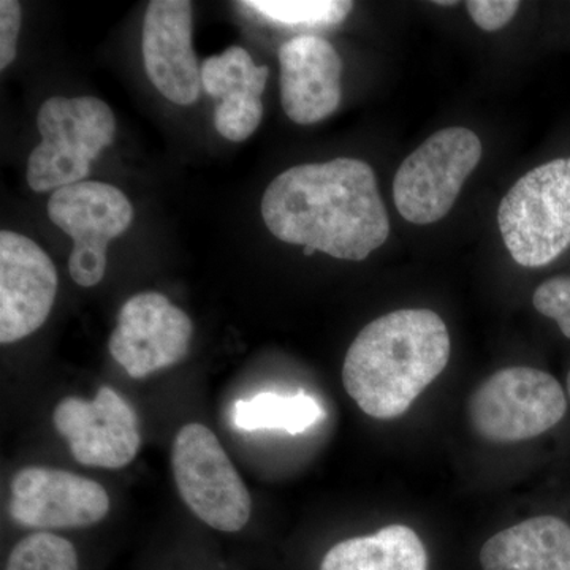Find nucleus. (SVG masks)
I'll list each match as a JSON object with an SVG mask.
<instances>
[{
  "mask_svg": "<svg viewBox=\"0 0 570 570\" xmlns=\"http://www.w3.org/2000/svg\"><path fill=\"white\" fill-rule=\"evenodd\" d=\"M261 209L272 235L305 255L362 262L390 235L373 168L348 157L288 168L266 187Z\"/></svg>",
  "mask_w": 570,
  "mask_h": 570,
  "instance_id": "1",
  "label": "nucleus"
},
{
  "mask_svg": "<svg viewBox=\"0 0 570 570\" xmlns=\"http://www.w3.org/2000/svg\"><path fill=\"white\" fill-rule=\"evenodd\" d=\"M448 325L430 309H400L367 324L348 347L343 384L365 414H406L450 360Z\"/></svg>",
  "mask_w": 570,
  "mask_h": 570,
  "instance_id": "2",
  "label": "nucleus"
},
{
  "mask_svg": "<svg viewBox=\"0 0 570 570\" xmlns=\"http://www.w3.org/2000/svg\"><path fill=\"white\" fill-rule=\"evenodd\" d=\"M498 224L513 261L540 268L570 247V157L521 176L502 198Z\"/></svg>",
  "mask_w": 570,
  "mask_h": 570,
  "instance_id": "3",
  "label": "nucleus"
},
{
  "mask_svg": "<svg viewBox=\"0 0 570 570\" xmlns=\"http://www.w3.org/2000/svg\"><path fill=\"white\" fill-rule=\"evenodd\" d=\"M37 126L41 142L28 160L33 193L85 181L91 164L116 134L111 108L96 97H51L41 105Z\"/></svg>",
  "mask_w": 570,
  "mask_h": 570,
  "instance_id": "4",
  "label": "nucleus"
},
{
  "mask_svg": "<svg viewBox=\"0 0 570 570\" xmlns=\"http://www.w3.org/2000/svg\"><path fill=\"white\" fill-rule=\"evenodd\" d=\"M479 436L498 444L528 441L557 426L568 411L564 390L546 371L513 366L483 381L469 400Z\"/></svg>",
  "mask_w": 570,
  "mask_h": 570,
  "instance_id": "5",
  "label": "nucleus"
},
{
  "mask_svg": "<svg viewBox=\"0 0 570 570\" xmlns=\"http://www.w3.org/2000/svg\"><path fill=\"white\" fill-rule=\"evenodd\" d=\"M480 159L482 141L472 130L450 127L431 135L396 171L393 200L397 213L417 225L444 219Z\"/></svg>",
  "mask_w": 570,
  "mask_h": 570,
  "instance_id": "6",
  "label": "nucleus"
},
{
  "mask_svg": "<svg viewBox=\"0 0 570 570\" xmlns=\"http://www.w3.org/2000/svg\"><path fill=\"white\" fill-rule=\"evenodd\" d=\"M176 487L187 508L208 527L242 531L250 519V494L219 439L202 423L176 434L171 450Z\"/></svg>",
  "mask_w": 570,
  "mask_h": 570,
  "instance_id": "7",
  "label": "nucleus"
},
{
  "mask_svg": "<svg viewBox=\"0 0 570 570\" xmlns=\"http://www.w3.org/2000/svg\"><path fill=\"white\" fill-rule=\"evenodd\" d=\"M48 217L73 242L69 258L71 279L94 287L107 272V249L134 220V206L118 187L99 181L71 184L55 190Z\"/></svg>",
  "mask_w": 570,
  "mask_h": 570,
  "instance_id": "8",
  "label": "nucleus"
},
{
  "mask_svg": "<svg viewBox=\"0 0 570 570\" xmlns=\"http://www.w3.org/2000/svg\"><path fill=\"white\" fill-rule=\"evenodd\" d=\"M193 333V321L167 296L142 292L119 311L108 348L130 377L142 379L181 362Z\"/></svg>",
  "mask_w": 570,
  "mask_h": 570,
  "instance_id": "9",
  "label": "nucleus"
},
{
  "mask_svg": "<svg viewBox=\"0 0 570 570\" xmlns=\"http://www.w3.org/2000/svg\"><path fill=\"white\" fill-rule=\"evenodd\" d=\"M56 431L69 442L71 455L88 468L121 469L132 463L141 445L134 407L111 387L92 401L70 396L56 407Z\"/></svg>",
  "mask_w": 570,
  "mask_h": 570,
  "instance_id": "10",
  "label": "nucleus"
},
{
  "mask_svg": "<svg viewBox=\"0 0 570 570\" xmlns=\"http://www.w3.org/2000/svg\"><path fill=\"white\" fill-rule=\"evenodd\" d=\"M11 519L39 530H67L99 523L110 497L96 480L51 468H24L11 482Z\"/></svg>",
  "mask_w": 570,
  "mask_h": 570,
  "instance_id": "11",
  "label": "nucleus"
},
{
  "mask_svg": "<svg viewBox=\"0 0 570 570\" xmlns=\"http://www.w3.org/2000/svg\"><path fill=\"white\" fill-rule=\"evenodd\" d=\"M58 295L50 255L28 236L0 234V343L13 344L40 328Z\"/></svg>",
  "mask_w": 570,
  "mask_h": 570,
  "instance_id": "12",
  "label": "nucleus"
},
{
  "mask_svg": "<svg viewBox=\"0 0 570 570\" xmlns=\"http://www.w3.org/2000/svg\"><path fill=\"white\" fill-rule=\"evenodd\" d=\"M193 10L189 0H153L142 21L146 75L176 105L197 102L204 88L193 48Z\"/></svg>",
  "mask_w": 570,
  "mask_h": 570,
  "instance_id": "13",
  "label": "nucleus"
},
{
  "mask_svg": "<svg viewBox=\"0 0 570 570\" xmlns=\"http://www.w3.org/2000/svg\"><path fill=\"white\" fill-rule=\"evenodd\" d=\"M281 104L291 121H324L341 104L343 61L333 45L318 36H298L279 50Z\"/></svg>",
  "mask_w": 570,
  "mask_h": 570,
  "instance_id": "14",
  "label": "nucleus"
},
{
  "mask_svg": "<svg viewBox=\"0 0 570 570\" xmlns=\"http://www.w3.org/2000/svg\"><path fill=\"white\" fill-rule=\"evenodd\" d=\"M269 69L255 66L249 52L230 47L202 66V85L219 100L214 110V127L230 141H245L261 126L264 116L262 94Z\"/></svg>",
  "mask_w": 570,
  "mask_h": 570,
  "instance_id": "15",
  "label": "nucleus"
},
{
  "mask_svg": "<svg viewBox=\"0 0 570 570\" xmlns=\"http://www.w3.org/2000/svg\"><path fill=\"white\" fill-rule=\"evenodd\" d=\"M483 570H570V527L534 517L498 532L480 550Z\"/></svg>",
  "mask_w": 570,
  "mask_h": 570,
  "instance_id": "16",
  "label": "nucleus"
},
{
  "mask_svg": "<svg viewBox=\"0 0 570 570\" xmlns=\"http://www.w3.org/2000/svg\"><path fill=\"white\" fill-rule=\"evenodd\" d=\"M321 570H428V553L417 532L392 524L376 534L336 543Z\"/></svg>",
  "mask_w": 570,
  "mask_h": 570,
  "instance_id": "17",
  "label": "nucleus"
},
{
  "mask_svg": "<svg viewBox=\"0 0 570 570\" xmlns=\"http://www.w3.org/2000/svg\"><path fill=\"white\" fill-rule=\"evenodd\" d=\"M324 417L321 404L305 393L292 396L261 393L250 400L236 401L234 406L235 426L245 431L283 430L295 436Z\"/></svg>",
  "mask_w": 570,
  "mask_h": 570,
  "instance_id": "18",
  "label": "nucleus"
},
{
  "mask_svg": "<svg viewBox=\"0 0 570 570\" xmlns=\"http://www.w3.org/2000/svg\"><path fill=\"white\" fill-rule=\"evenodd\" d=\"M242 6L266 20L307 28L341 24L354 10V2L347 0H247Z\"/></svg>",
  "mask_w": 570,
  "mask_h": 570,
  "instance_id": "19",
  "label": "nucleus"
},
{
  "mask_svg": "<svg viewBox=\"0 0 570 570\" xmlns=\"http://www.w3.org/2000/svg\"><path fill=\"white\" fill-rule=\"evenodd\" d=\"M6 570H78V554L69 540L40 531L14 546Z\"/></svg>",
  "mask_w": 570,
  "mask_h": 570,
  "instance_id": "20",
  "label": "nucleus"
},
{
  "mask_svg": "<svg viewBox=\"0 0 570 570\" xmlns=\"http://www.w3.org/2000/svg\"><path fill=\"white\" fill-rule=\"evenodd\" d=\"M535 309L560 326L562 335L570 340V276H553L543 281L532 296Z\"/></svg>",
  "mask_w": 570,
  "mask_h": 570,
  "instance_id": "21",
  "label": "nucleus"
},
{
  "mask_svg": "<svg viewBox=\"0 0 570 570\" xmlns=\"http://www.w3.org/2000/svg\"><path fill=\"white\" fill-rule=\"evenodd\" d=\"M520 6L517 0H469L466 10L480 29L497 32L513 20Z\"/></svg>",
  "mask_w": 570,
  "mask_h": 570,
  "instance_id": "22",
  "label": "nucleus"
},
{
  "mask_svg": "<svg viewBox=\"0 0 570 570\" xmlns=\"http://www.w3.org/2000/svg\"><path fill=\"white\" fill-rule=\"evenodd\" d=\"M21 29V6L14 0L0 2V69H7L17 58Z\"/></svg>",
  "mask_w": 570,
  "mask_h": 570,
  "instance_id": "23",
  "label": "nucleus"
},
{
  "mask_svg": "<svg viewBox=\"0 0 570 570\" xmlns=\"http://www.w3.org/2000/svg\"><path fill=\"white\" fill-rule=\"evenodd\" d=\"M434 3H436V6H448V7L459 6V2H450V0H448V2H444V0H438V2H434Z\"/></svg>",
  "mask_w": 570,
  "mask_h": 570,
  "instance_id": "24",
  "label": "nucleus"
},
{
  "mask_svg": "<svg viewBox=\"0 0 570 570\" xmlns=\"http://www.w3.org/2000/svg\"><path fill=\"white\" fill-rule=\"evenodd\" d=\"M568 392H569V396H570V371H569V376H568Z\"/></svg>",
  "mask_w": 570,
  "mask_h": 570,
  "instance_id": "25",
  "label": "nucleus"
}]
</instances>
